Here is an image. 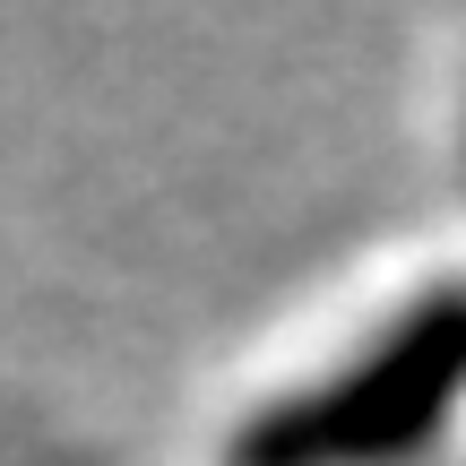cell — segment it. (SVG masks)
Masks as SVG:
<instances>
[{
  "mask_svg": "<svg viewBox=\"0 0 466 466\" xmlns=\"http://www.w3.org/2000/svg\"><path fill=\"white\" fill-rule=\"evenodd\" d=\"M458 398H466V285H441L380 346L259 406L233 432V466H398L450 423Z\"/></svg>",
  "mask_w": 466,
  "mask_h": 466,
  "instance_id": "obj_1",
  "label": "cell"
}]
</instances>
